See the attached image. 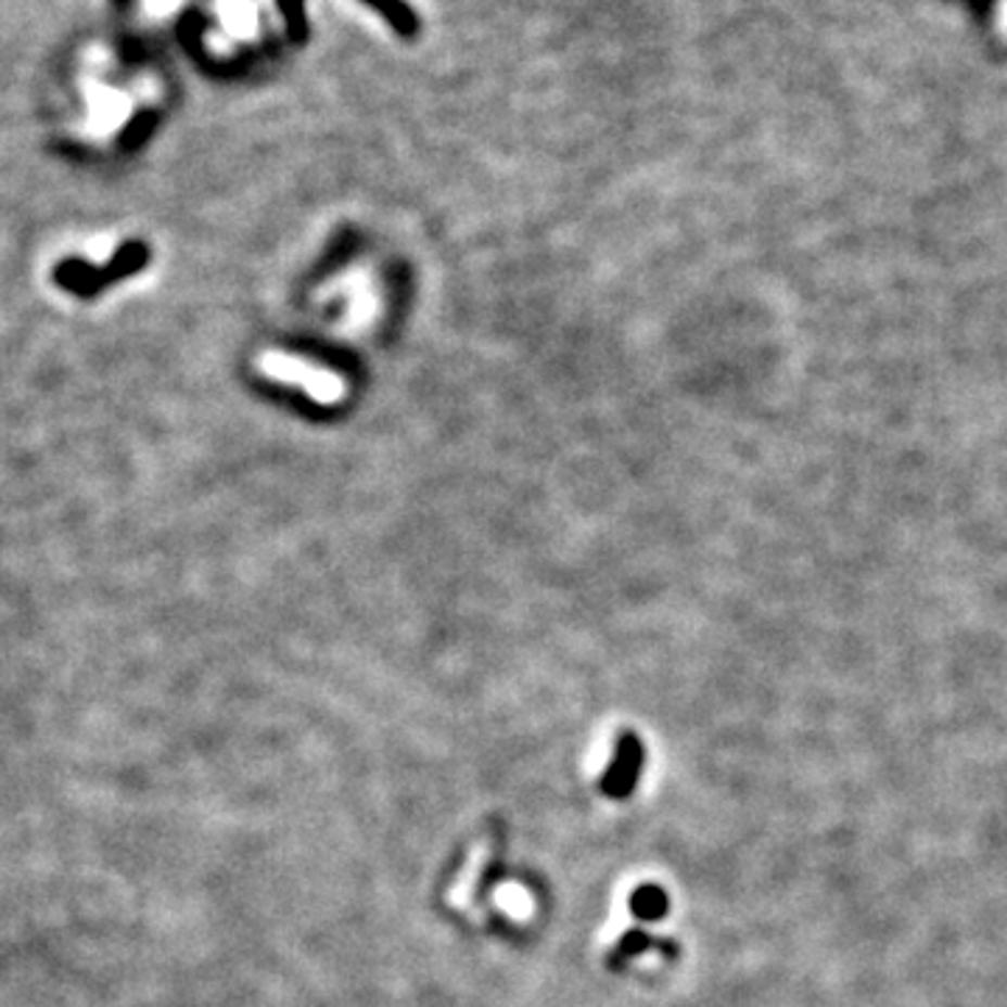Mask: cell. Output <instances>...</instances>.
<instances>
[{"mask_svg":"<svg viewBox=\"0 0 1007 1007\" xmlns=\"http://www.w3.org/2000/svg\"><path fill=\"white\" fill-rule=\"evenodd\" d=\"M260 370L266 375L278 378V381H285V384H297L303 386L308 395H314L322 404H331V400H339L345 395V386H342V378L331 375L322 367L305 365L299 358L294 356H283V353H266L260 356Z\"/></svg>","mask_w":1007,"mask_h":1007,"instance_id":"6da1fadb","label":"cell"}]
</instances>
